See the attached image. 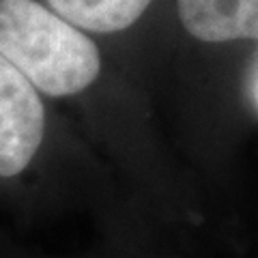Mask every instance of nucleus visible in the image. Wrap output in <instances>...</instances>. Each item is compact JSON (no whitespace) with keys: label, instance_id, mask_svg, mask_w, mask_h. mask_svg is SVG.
Returning <instances> with one entry per match:
<instances>
[{"label":"nucleus","instance_id":"obj_5","mask_svg":"<svg viewBox=\"0 0 258 258\" xmlns=\"http://www.w3.org/2000/svg\"><path fill=\"white\" fill-rule=\"evenodd\" d=\"M258 62H256V54H252L247 67H245V80H243V93H245V101H247V108L252 110V114L256 116L258 112V91H256V80H258Z\"/></svg>","mask_w":258,"mask_h":258},{"label":"nucleus","instance_id":"obj_3","mask_svg":"<svg viewBox=\"0 0 258 258\" xmlns=\"http://www.w3.org/2000/svg\"><path fill=\"white\" fill-rule=\"evenodd\" d=\"M179 18L191 37L226 43L258 37V0H176Z\"/></svg>","mask_w":258,"mask_h":258},{"label":"nucleus","instance_id":"obj_2","mask_svg":"<svg viewBox=\"0 0 258 258\" xmlns=\"http://www.w3.org/2000/svg\"><path fill=\"white\" fill-rule=\"evenodd\" d=\"M45 110L37 88L0 56V176H15L43 142Z\"/></svg>","mask_w":258,"mask_h":258},{"label":"nucleus","instance_id":"obj_4","mask_svg":"<svg viewBox=\"0 0 258 258\" xmlns=\"http://www.w3.org/2000/svg\"><path fill=\"white\" fill-rule=\"evenodd\" d=\"M56 15L80 30L118 32L136 24L151 0H47Z\"/></svg>","mask_w":258,"mask_h":258},{"label":"nucleus","instance_id":"obj_1","mask_svg":"<svg viewBox=\"0 0 258 258\" xmlns=\"http://www.w3.org/2000/svg\"><path fill=\"white\" fill-rule=\"evenodd\" d=\"M0 56L52 97L82 93L101 69L93 39L37 0H0Z\"/></svg>","mask_w":258,"mask_h":258}]
</instances>
